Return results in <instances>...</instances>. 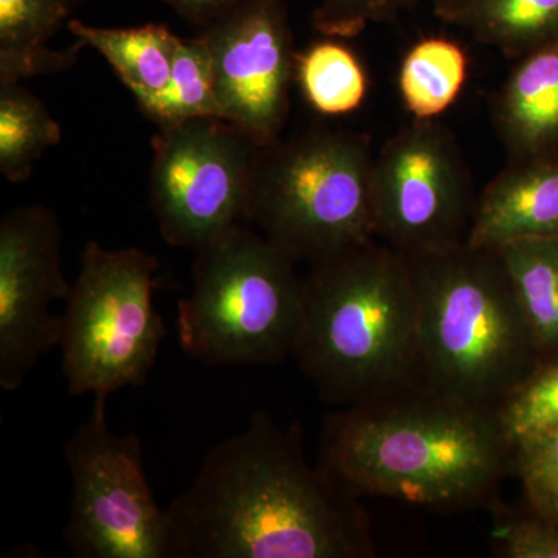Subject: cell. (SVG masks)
Masks as SVG:
<instances>
[{"instance_id": "29", "label": "cell", "mask_w": 558, "mask_h": 558, "mask_svg": "<svg viewBox=\"0 0 558 558\" xmlns=\"http://www.w3.org/2000/svg\"><path fill=\"white\" fill-rule=\"evenodd\" d=\"M70 2H72V0H70Z\"/></svg>"}, {"instance_id": "22", "label": "cell", "mask_w": 558, "mask_h": 558, "mask_svg": "<svg viewBox=\"0 0 558 558\" xmlns=\"http://www.w3.org/2000/svg\"><path fill=\"white\" fill-rule=\"evenodd\" d=\"M142 110L159 128L190 120H222L211 54L201 36L179 38L167 89Z\"/></svg>"}, {"instance_id": "8", "label": "cell", "mask_w": 558, "mask_h": 558, "mask_svg": "<svg viewBox=\"0 0 558 558\" xmlns=\"http://www.w3.org/2000/svg\"><path fill=\"white\" fill-rule=\"evenodd\" d=\"M108 396H95L89 418L65 442L72 478L62 538L78 558H178L168 509L150 488L137 435L109 428Z\"/></svg>"}, {"instance_id": "4", "label": "cell", "mask_w": 558, "mask_h": 558, "mask_svg": "<svg viewBox=\"0 0 558 558\" xmlns=\"http://www.w3.org/2000/svg\"><path fill=\"white\" fill-rule=\"evenodd\" d=\"M407 259L425 381L498 409L543 359L498 250L461 244Z\"/></svg>"}, {"instance_id": "7", "label": "cell", "mask_w": 558, "mask_h": 558, "mask_svg": "<svg viewBox=\"0 0 558 558\" xmlns=\"http://www.w3.org/2000/svg\"><path fill=\"white\" fill-rule=\"evenodd\" d=\"M159 264L138 248L89 242L62 314V371L72 396L140 387L167 336L154 304Z\"/></svg>"}, {"instance_id": "19", "label": "cell", "mask_w": 558, "mask_h": 558, "mask_svg": "<svg viewBox=\"0 0 558 558\" xmlns=\"http://www.w3.org/2000/svg\"><path fill=\"white\" fill-rule=\"evenodd\" d=\"M453 25L519 60L558 36V0H476Z\"/></svg>"}, {"instance_id": "17", "label": "cell", "mask_w": 558, "mask_h": 558, "mask_svg": "<svg viewBox=\"0 0 558 558\" xmlns=\"http://www.w3.org/2000/svg\"><path fill=\"white\" fill-rule=\"evenodd\" d=\"M498 250L543 357L558 352V236L509 242Z\"/></svg>"}, {"instance_id": "27", "label": "cell", "mask_w": 558, "mask_h": 558, "mask_svg": "<svg viewBox=\"0 0 558 558\" xmlns=\"http://www.w3.org/2000/svg\"><path fill=\"white\" fill-rule=\"evenodd\" d=\"M194 24L207 25L240 0H159Z\"/></svg>"}, {"instance_id": "24", "label": "cell", "mask_w": 558, "mask_h": 558, "mask_svg": "<svg viewBox=\"0 0 558 558\" xmlns=\"http://www.w3.org/2000/svg\"><path fill=\"white\" fill-rule=\"evenodd\" d=\"M513 475L521 481L529 509L558 519V429L517 444Z\"/></svg>"}, {"instance_id": "3", "label": "cell", "mask_w": 558, "mask_h": 558, "mask_svg": "<svg viewBox=\"0 0 558 558\" xmlns=\"http://www.w3.org/2000/svg\"><path fill=\"white\" fill-rule=\"evenodd\" d=\"M292 357L329 405L425 381L409 259L379 240L311 264Z\"/></svg>"}, {"instance_id": "28", "label": "cell", "mask_w": 558, "mask_h": 558, "mask_svg": "<svg viewBox=\"0 0 558 558\" xmlns=\"http://www.w3.org/2000/svg\"><path fill=\"white\" fill-rule=\"evenodd\" d=\"M433 10L440 21L454 24V21L468 11L476 0H432Z\"/></svg>"}, {"instance_id": "13", "label": "cell", "mask_w": 558, "mask_h": 558, "mask_svg": "<svg viewBox=\"0 0 558 558\" xmlns=\"http://www.w3.org/2000/svg\"><path fill=\"white\" fill-rule=\"evenodd\" d=\"M553 236H558V156L509 161L476 199L465 244L499 248Z\"/></svg>"}, {"instance_id": "5", "label": "cell", "mask_w": 558, "mask_h": 558, "mask_svg": "<svg viewBox=\"0 0 558 558\" xmlns=\"http://www.w3.org/2000/svg\"><path fill=\"white\" fill-rule=\"evenodd\" d=\"M180 300V348L207 366H271L292 357L304 311L296 260L244 223L196 250Z\"/></svg>"}, {"instance_id": "23", "label": "cell", "mask_w": 558, "mask_h": 558, "mask_svg": "<svg viewBox=\"0 0 558 558\" xmlns=\"http://www.w3.org/2000/svg\"><path fill=\"white\" fill-rule=\"evenodd\" d=\"M499 422L513 444L558 429V352L539 360L519 387L499 403Z\"/></svg>"}, {"instance_id": "2", "label": "cell", "mask_w": 558, "mask_h": 558, "mask_svg": "<svg viewBox=\"0 0 558 558\" xmlns=\"http://www.w3.org/2000/svg\"><path fill=\"white\" fill-rule=\"evenodd\" d=\"M513 459L497 409L421 381L328 414L318 464L354 497L458 513L498 502Z\"/></svg>"}, {"instance_id": "9", "label": "cell", "mask_w": 558, "mask_h": 558, "mask_svg": "<svg viewBox=\"0 0 558 558\" xmlns=\"http://www.w3.org/2000/svg\"><path fill=\"white\" fill-rule=\"evenodd\" d=\"M376 240L405 256L468 242L476 199L457 137L438 120H413L376 153Z\"/></svg>"}, {"instance_id": "11", "label": "cell", "mask_w": 558, "mask_h": 558, "mask_svg": "<svg viewBox=\"0 0 558 558\" xmlns=\"http://www.w3.org/2000/svg\"><path fill=\"white\" fill-rule=\"evenodd\" d=\"M199 36L211 54L222 120L258 146L277 143L296 64L288 0H240Z\"/></svg>"}, {"instance_id": "12", "label": "cell", "mask_w": 558, "mask_h": 558, "mask_svg": "<svg viewBox=\"0 0 558 558\" xmlns=\"http://www.w3.org/2000/svg\"><path fill=\"white\" fill-rule=\"evenodd\" d=\"M61 227L50 209H11L0 223V387L16 391L39 360L61 347L62 315L51 303L68 300Z\"/></svg>"}, {"instance_id": "20", "label": "cell", "mask_w": 558, "mask_h": 558, "mask_svg": "<svg viewBox=\"0 0 558 558\" xmlns=\"http://www.w3.org/2000/svg\"><path fill=\"white\" fill-rule=\"evenodd\" d=\"M295 78L312 108L328 117L354 112L369 89L365 68L343 39L318 40L296 53Z\"/></svg>"}, {"instance_id": "26", "label": "cell", "mask_w": 558, "mask_h": 558, "mask_svg": "<svg viewBox=\"0 0 558 558\" xmlns=\"http://www.w3.org/2000/svg\"><path fill=\"white\" fill-rule=\"evenodd\" d=\"M495 550L502 558H558V519L529 509L526 515L498 510Z\"/></svg>"}, {"instance_id": "25", "label": "cell", "mask_w": 558, "mask_h": 558, "mask_svg": "<svg viewBox=\"0 0 558 558\" xmlns=\"http://www.w3.org/2000/svg\"><path fill=\"white\" fill-rule=\"evenodd\" d=\"M418 0H318L312 16L325 38L351 39L373 24H387L414 9Z\"/></svg>"}, {"instance_id": "21", "label": "cell", "mask_w": 558, "mask_h": 558, "mask_svg": "<svg viewBox=\"0 0 558 558\" xmlns=\"http://www.w3.org/2000/svg\"><path fill=\"white\" fill-rule=\"evenodd\" d=\"M61 128L46 105L20 83H0V172L13 183L31 178L36 161L58 145Z\"/></svg>"}, {"instance_id": "14", "label": "cell", "mask_w": 558, "mask_h": 558, "mask_svg": "<svg viewBox=\"0 0 558 558\" xmlns=\"http://www.w3.org/2000/svg\"><path fill=\"white\" fill-rule=\"evenodd\" d=\"M509 161L558 156V36L519 58L492 102Z\"/></svg>"}, {"instance_id": "15", "label": "cell", "mask_w": 558, "mask_h": 558, "mask_svg": "<svg viewBox=\"0 0 558 558\" xmlns=\"http://www.w3.org/2000/svg\"><path fill=\"white\" fill-rule=\"evenodd\" d=\"M69 31L84 46L100 51L145 109L167 89L179 36L159 24L131 28H102L69 21Z\"/></svg>"}, {"instance_id": "6", "label": "cell", "mask_w": 558, "mask_h": 558, "mask_svg": "<svg viewBox=\"0 0 558 558\" xmlns=\"http://www.w3.org/2000/svg\"><path fill=\"white\" fill-rule=\"evenodd\" d=\"M374 159L373 140L362 132L314 130L260 146L247 222L311 264L376 240Z\"/></svg>"}, {"instance_id": "18", "label": "cell", "mask_w": 558, "mask_h": 558, "mask_svg": "<svg viewBox=\"0 0 558 558\" xmlns=\"http://www.w3.org/2000/svg\"><path fill=\"white\" fill-rule=\"evenodd\" d=\"M469 76V58L457 40H417L399 69V92L414 120H436L458 100Z\"/></svg>"}, {"instance_id": "10", "label": "cell", "mask_w": 558, "mask_h": 558, "mask_svg": "<svg viewBox=\"0 0 558 558\" xmlns=\"http://www.w3.org/2000/svg\"><path fill=\"white\" fill-rule=\"evenodd\" d=\"M259 148L226 120L160 128L153 140L150 204L167 244L197 250L247 222Z\"/></svg>"}, {"instance_id": "1", "label": "cell", "mask_w": 558, "mask_h": 558, "mask_svg": "<svg viewBox=\"0 0 558 558\" xmlns=\"http://www.w3.org/2000/svg\"><path fill=\"white\" fill-rule=\"evenodd\" d=\"M359 499L311 464L299 425L256 411L205 454L168 512L178 558H373Z\"/></svg>"}, {"instance_id": "16", "label": "cell", "mask_w": 558, "mask_h": 558, "mask_svg": "<svg viewBox=\"0 0 558 558\" xmlns=\"http://www.w3.org/2000/svg\"><path fill=\"white\" fill-rule=\"evenodd\" d=\"M70 0H0V83L70 68L76 51H54L47 43L69 17Z\"/></svg>"}]
</instances>
